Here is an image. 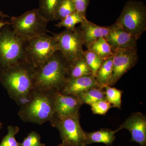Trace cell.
Returning a JSON list of instances; mask_svg holds the SVG:
<instances>
[{"label": "cell", "mask_w": 146, "mask_h": 146, "mask_svg": "<svg viewBox=\"0 0 146 146\" xmlns=\"http://www.w3.org/2000/svg\"><path fill=\"white\" fill-rule=\"evenodd\" d=\"M35 70V68L28 63L0 68V82L20 106L29 101L34 91Z\"/></svg>", "instance_id": "1"}, {"label": "cell", "mask_w": 146, "mask_h": 146, "mask_svg": "<svg viewBox=\"0 0 146 146\" xmlns=\"http://www.w3.org/2000/svg\"><path fill=\"white\" fill-rule=\"evenodd\" d=\"M68 65L60 52L55 53L44 64L35 68L34 89L60 91L68 78Z\"/></svg>", "instance_id": "2"}, {"label": "cell", "mask_w": 146, "mask_h": 146, "mask_svg": "<svg viewBox=\"0 0 146 146\" xmlns=\"http://www.w3.org/2000/svg\"><path fill=\"white\" fill-rule=\"evenodd\" d=\"M54 91L34 89L29 101L20 106L19 118L23 121L39 125L50 121L55 114Z\"/></svg>", "instance_id": "3"}, {"label": "cell", "mask_w": 146, "mask_h": 146, "mask_svg": "<svg viewBox=\"0 0 146 146\" xmlns=\"http://www.w3.org/2000/svg\"><path fill=\"white\" fill-rule=\"evenodd\" d=\"M9 26L6 25L0 30V68L3 69L28 63L27 41L17 35Z\"/></svg>", "instance_id": "4"}, {"label": "cell", "mask_w": 146, "mask_h": 146, "mask_svg": "<svg viewBox=\"0 0 146 146\" xmlns=\"http://www.w3.org/2000/svg\"><path fill=\"white\" fill-rule=\"evenodd\" d=\"M48 23L38 9H34L20 16L12 17L10 26L17 35L27 41L47 33Z\"/></svg>", "instance_id": "5"}, {"label": "cell", "mask_w": 146, "mask_h": 146, "mask_svg": "<svg viewBox=\"0 0 146 146\" xmlns=\"http://www.w3.org/2000/svg\"><path fill=\"white\" fill-rule=\"evenodd\" d=\"M79 112L67 116L55 114L50 121L60 133L62 143L68 146H86L85 131L80 124Z\"/></svg>", "instance_id": "6"}, {"label": "cell", "mask_w": 146, "mask_h": 146, "mask_svg": "<svg viewBox=\"0 0 146 146\" xmlns=\"http://www.w3.org/2000/svg\"><path fill=\"white\" fill-rule=\"evenodd\" d=\"M116 22L126 31L139 39L146 30L145 5L142 2L128 1Z\"/></svg>", "instance_id": "7"}, {"label": "cell", "mask_w": 146, "mask_h": 146, "mask_svg": "<svg viewBox=\"0 0 146 146\" xmlns=\"http://www.w3.org/2000/svg\"><path fill=\"white\" fill-rule=\"evenodd\" d=\"M57 51L54 37L47 33L27 41L26 57L28 63L34 68L43 65Z\"/></svg>", "instance_id": "8"}, {"label": "cell", "mask_w": 146, "mask_h": 146, "mask_svg": "<svg viewBox=\"0 0 146 146\" xmlns=\"http://www.w3.org/2000/svg\"><path fill=\"white\" fill-rule=\"evenodd\" d=\"M52 34L58 51L69 64L83 57V42L78 28L66 29L60 33Z\"/></svg>", "instance_id": "9"}, {"label": "cell", "mask_w": 146, "mask_h": 146, "mask_svg": "<svg viewBox=\"0 0 146 146\" xmlns=\"http://www.w3.org/2000/svg\"><path fill=\"white\" fill-rule=\"evenodd\" d=\"M113 69L112 76L108 85H115L125 74L138 63V55L137 48L112 51Z\"/></svg>", "instance_id": "10"}, {"label": "cell", "mask_w": 146, "mask_h": 146, "mask_svg": "<svg viewBox=\"0 0 146 146\" xmlns=\"http://www.w3.org/2000/svg\"><path fill=\"white\" fill-rule=\"evenodd\" d=\"M109 27V32L104 38L112 51L136 47L138 38L126 31L117 22Z\"/></svg>", "instance_id": "11"}, {"label": "cell", "mask_w": 146, "mask_h": 146, "mask_svg": "<svg viewBox=\"0 0 146 146\" xmlns=\"http://www.w3.org/2000/svg\"><path fill=\"white\" fill-rule=\"evenodd\" d=\"M126 129L131 134V142L146 146V117L140 112L132 113L120 126L117 130Z\"/></svg>", "instance_id": "12"}, {"label": "cell", "mask_w": 146, "mask_h": 146, "mask_svg": "<svg viewBox=\"0 0 146 146\" xmlns=\"http://www.w3.org/2000/svg\"><path fill=\"white\" fill-rule=\"evenodd\" d=\"M54 103L56 114L60 116L74 115L79 112L82 104L76 96L65 95L54 91Z\"/></svg>", "instance_id": "13"}, {"label": "cell", "mask_w": 146, "mask_h": 146, "mask_svg": "<svg viewBox=\"0 0 146 146\" xmlns=\"http://www.w3.org/2000/svg\"><path fill=\"white\" fill-rule=\"evenodd\" d=\"M100 87L94 75L68 78L64 86L59 91L65 95L78 96L82 92L93 87Z\"/></svg>", "instance_id": "14"}, {"label": "cell", "mask_w": 146, "mask_h": 146, "mask_svg": "<svg viewBox=\"0 0 146 146\" xmlns=\"http://www.w3.org/2000/svg\"><path fill=\"white\" fill-rule=\"evenodd\" d=\"M79 27L84 45L89 48L93 43L101 37H105L109 32L110 27H101L84 18Z\"/></svg>", "instance_id": "15"}, {"label": "cell", "mask_w": 146, "mask_h": 146, "mask_svg": "<svg viewBox=\"0 0 146 146\" xmlns=\"http://www.w3.org/2000/svg\"><path fill=\"white\" fill-rule=\"evenodd\" d=\"M117 130L102 128L94 132H85L86 145L95 143H101L107 146L112 145L116 139Z\"/></svg>", "instance_id": "16"}, {"label": "cell", "mask_w": 146, "mask_h": 146, "mask_svg": "<svg viewBox=\"0 0 146 146\" xmlns=\"http://www.w3.org/2000/svg\"><path fill=\"white\" fill-rule=\"evenodd\" d=\"M113 56L103 60L100 67L96 74V80L99 86L101 88L108 85L112 76Z\"/></svg>", "instance_id": "17"}, {"label": "cell", "mask_w": 146, "mask_h": 146, "mask_svg": "<svg viewBox=\"0 0 146 146\" xmlns=\"http://www.w3.org/2000/svg\"><path fill=\"white\" fill-rule=\"evenodd\" d=\"M94 75L86 64L84 57L79 58L68 65V78H77L84 76Z\"/></svg>", "instance_id": "18"}, {"label": "cell", "mask_w": 146, "mask_h": 146, "mask_svg": "<svg viewBox=\"0 0 146 146\" xmlns=\"http://www.w3.org/2000/svg\"><path fill=\"white\" fill-rule=\"evenodd\" d=\"M62 0H39V13L48 22L54 21L56 11Z\"/></svg>", "instance_id": "19"}, {"label": "cell", "mask_w": 146, "mask_h": 146, "mask_svg": "<svg viewBox=\"0 0 146 146\" xmlns=\"http://www.w3.org/2000/svg\"><path fill=\"white\" fill-rule=\"evenodd\" d=\"M82 104L89 105L101 100H105V94L104 88L93 87L77 96Z\"/></svg>", "instance_id": "20"}, {"label": "cell", "mask_w": 146, "mask_h": 146, "mask_svg": "<svg viewBox=\"0 0 146 146\" xmlns=\"http://www.w3.org/2000/svg\"><path fill=\"white\" fill-rule=\"evenodd\" d=\"M88 49L100 56L102 60L112 56V48L104 37H101L90 46Z\"/></svg>", "instance_id": "21"}, {"label": "cell", "mask_w": 146, "mask_h": 146, "mask_svg": "<svg viewBox=\"0 0 146 146\" xmlns=\"http://www.w3.org/2000/svg\"><path fill=\"white\" fill-rule=\"evenodd\" d=\"M106 100L109 102L112 108L121 109L123 91L112 86L106 85L104 87Z\"/></svg>", "instance_id": "22"}, {"label": "cell", "mask_w": 146, "mask_h": 146, "mask_svg": "<svg viewBox=\"0 0 146 146\" xmlns=\"http://www.w3.org/2000/svg\"><path fill=\"white\" fill-rule=\"evenodd\" d=\"M83 57L88 67L93 72V75L96 76L97 71L100 67L103 60L89 49L84 51Z\"/></svg>", "instance_id": "23"}, {"label": "cell", "mask_w": 146, "mask_h": 146, "mask_svg": "<svg viewBox=\"0 0 146 146\" xmlns=\"http://www.w3.org/2000/svg\"><path fill=\"white\" fill-rule=\"evenodd\" d=\"M75 12V7L71 0H62L56 11L54 21H61Z\"/></svg>", "instance_id": "24"}, {"label": "cell", "mask_w": 146, "mask_h": 146, "mask_svg": "<svg viewBox=\"0 0 146 146\" xmlns=\"http://www.w3.org/2000/svg\"><path fill=\"white\" fill-rule=\"evenodd\" d=\"M84 18L86 17H84L78 12H75L60 21L56 25V26L58 28L64 27L68 29H74L76 25L80 23Z\"/></svg>", "instance_id": "25"}, {"label": "cell", "mask_w": 146, "mask_h": 146, "mask_svg": "<svg viewBox=\"0 0 146 146\" xmlns=\"http://www.w3.org/2000/svg\"><path fill=\"white\" fill-rule=\"evenodd\" d=\"M19 128L17 126H9L8 132L3 138L0 146H20L21 143L16 141L15 136L19 131Z\"/></svg>", "instance_id": "26"}, {"label": "cell", "mask_w": 146, "mask_h": 146, "mask_svg": "<svg viewBox=\"0 0 146 146\" xmlns=\"http://www.w3.org/2000/svg\"><path fill=\"white\" fill-rule=\"evenodd\" d=\"M91 109L93 114L95 115H105L112 106L106 100H103L91 104Z\"/></svg>", "instance_id": "27"}, {"label": "cell", "mask_w": 146, "mask_h": 146, "mask_svg": "<svg viewBox=\"0 0 146 146\" xmlns=\"http://www.w3.org/2000/svg\"><path fill=\"white\" fill-rule=\"evenodd\" d=\"M20 146H46L41 142V136L36 131H32L21 143Z\"/></svg>", "instance_id": "28"}, {"label": "cell", "mask_w": 146, "mask_h": 146, "mask_svg": "<svg viewBox=\"0 0 146 146\" xmlns=\"http://www.w3.org/2000/svg\"><path fill=\"white\" fill-rule=\"evenodd\" d=\"M75 7L76 12L84 17H86V12L90 0H71Z\"/></svg>", "instance_id": "29"}, {"label": "cell", "mask_w": 146, "mask_h": 146, "mask_svg": "<svg viewBox=\"0 0 146 146\" xmlns=\"http://www.w3.org/2000/svg\"><path fill=\"white\" fill-rule=\"evenodd\" d=\"M10 22H8V21H3V20L0 21V30L4 26L6 25H10Z\"/></svg>", "instance_id": "30"}, {"label": "cell", "mask_w": 146, "mask_h": 146, "mask_svg": "<svg viewBox=\"0 0 146 146\" xmlns=\"http://www.w3.org/2000/svg\"><path fill=\"white\" fill-rule=\"evenodd\" d=\"M9 15L5 14L3 11H0V18H9Z\"/></svg>", "instance_id": "31"}, {"label": "cell", "mask_w": 146, "mask_h": 146, "mask_svg": "<svg viewBox=\"0 0 146 146\" xmlns=\"http://www.w3.org/2000/svg\"><path fill=\"white\" fill-rule=\"evenodd\" d=\"M58 146H68V145H66V144L63 143H62L59 144V145H58Z\"/></svg>", "instance_id": "32"}, {"label": "cell", "mask_w": 146, "mask_h": 146, "mask_svg": "<svg viewBox=\"0 0 146 146\" xmlns=\"http://www.w3.org/2000/svg\"><path fill=\"white\" fill-rule=\"evenodd\" d=\"M2 124L0 123V129H1V128L2 127Z\"/></svg>", "instance_id": "33"}]
</instances>
